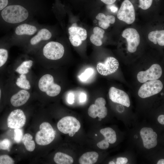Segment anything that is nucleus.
I'll list each match as a JSON object with an SVG mask.
<instances>
[{"label": "nucleus", "mask_w": 164, "mask_h": 164, "mask_svg": "<svg viewBox=\"0 0 164 164\" xmlns=\"http://www.w3.org/2000/svg\"><path fill=\"white\" fill-rule=\"evenodd\" d=\"M3 19L11 23H17L26 20L29 14L27 10L19 5H12L6 7L1 12Z\"/></svg>", "instance_id": "obj_1"}, {"label": "nucleus", "mask_w": 164, "mask_h": 164, "mask_svg": "<svg viewBox=\"0 0 164 164\" xmlns=\"http://www.w3.org/2000/svg\"><path fill=\"white\" fill-rule=\"evenodd\" d=\"M55 135V131L50 124L47 122H44L40 125L39 130L36 134L35 141L39 145H47L53 141Z\"/></svg>", "instance_id": "obj_2"}, {"label": "nucleus", "mask_w": 164, "mask_h": 164, "mask_svg": "<svg viewBox=\"0 0 164 164\" xmlns=\"http://www.w3.org/2000/svg\"><path fill=\"white\" fill-rule=\"evenodd\" d=\"M39 90L45 92L50 97H55L58 95L61 91V87L55 83L53 76L50 74L43 75L39 79L38 83Z\"/></svg>", "instance_id": "obj_3"}, {"label": "nucleus", "mask_w": 164, "mask_h": 164, "mask_svg": "<svg viewBox=\"0 0 164 164\" xmlns=\"http://www.w3.org/2000/svg\"><path fill=\"white\" fill-rule=\"evenodd\" d=\"M57 127L61 132L68 134L69 136H73L80 127V124L75 118L71 116L64 117L58 122Z\"/></svg>", "instance_id": "obj_4"}, {"label": "nucleus", "mask_w": 164, "mask_h": 164, "mask_svg": "<svg viewBox=\"0 0 164 164\" xmlns=\"http://www.w3.org/2000/svg\"><path fill=\"white\" fill-rule=\"evenodd\" d=\"M161 81L158 80H150L143 84L139 88L138 94L142 98H145L160 92L163 88Z\"/></svg>", "instance_id": "obj_5"}, {"label": "nucleus", "mask_w": 164, "mask_h": 164, "mask_svg": "<svg viewBox=\"0 0 164 164\" xmlns=\"http://www.w3.org/2000/svg\"><path fill=\"white\" fill-rule=\"evenodd\" d=\"M117 16L119 19L127 24H131L134 22L135 19V10L130 1L125 0L122 2Z\"/></svg>", "instance_id": "obj_6"}, {"label": "nucleus", "mask_w": 164, "mask_h": 164, "mask_svg": "<svg viewBox=\"0 0 164 164\" xmlns=\"http://www.w3.org/2000/svg\"><path fill=\"white\" fill-rule=\"evenodd\" d=\"M64 52L63 46L58 42L54 41L48 43L43 50L44 56L48 59L53 60L60 59L63 56Z\"/></svg>", "instance_id": "obj_7"}, {"label": "nucleus", "mask_w": 164, "mask_h": 164, "mask_svg": "<svg viewBox=\"0 0 164 164\" xmlns=\"http://www.w3.org/2000/svg\"><path fill=\"white\" fill-rule=\"evenodd\" d=\"M162 70L160 66L158 64H152L145 71H141L137 75L138 80L141 83L147 82L148 80H157L161 76Z\"/></svg>", "instance_id": "obj_8"}, {"label": "nucleus", "mask_w": 164, "mask_h": 164, "mask_svg": "<svg viewBox=\"0 0 164 164\" xmlns=\"http://www.w3.org/2000/svg\"><path fill=\"white\" fill-rule=\"evenodd\" d=\"M69 34V39L73 46H78L81 45L82 41L87 37L86 30L82 27L77 26L76 23L73 24L68 29Z\"/></svg>", "instance_id": "obj_9"}, {"label": "nucleus", "mask_w": 164, "mask_h": 164, "mask_svg": "<svg viewBox=\"0 0 164 164\" xmlns=\"http://www.w3.org/2000/svg\"><path fill=\"white\" fill-rule=\"evenodd\" d=\"M127 42L128 51L130 53L135 52L140 42V36L137 30L133 28L125 29L122 34Z\"/></svg>", "instance_id": "obj_10"}, {"label": "nucleus", "mask_w": 164, "mask_h": 164, "mask_svg": "<svg viewBox=\"0 0 164 164\" xmlns=\"http://www.w3.org/2000/svg\"><path fill=\"white\" fill-rule=\"evenodd\" d=\"M106 101L103 98L97 99L94 104L91 105L89 107L88 113L91 117L95 118L97 117L101 118H104L107 114V109L105 107Z\"/></svg>", "instance_id": "obj_11"}, {"label": "nucleus", "mask_w": 164, "mask_h": 164, "mask_svg": "<svg viewBox=\"0 0 164 164\" xmlns=\"http://www.w3.org/2000/svg\"><path fill=\"white\" fill-rule=\"evenodd\" d=\"M26 118L24 112L17 109L12 111L7 118L8 126L11 128H20L25 125Z\"/></svg>", "instance_id": "obj_12"}, {"label": "nucleus", "mask_w": 164, "mask_h": 164, "mask_svg": "<svg viewBox=\"0 0 164 164\" xmlns=\"http://www.w3.org/2000/svg\"><path fill=\"white\" fill-rule=\"evenodd\" d=\"M118 60L113 57H108L104 63H99L97 66L98 73L103 76H107L116 71L118 68Z\"/></svg>", "instance_id": "obj_13"}, {"label": "nucleus", "mask_w": 164, "mask_h": 164, "mask_svg": "<svg viewBox=\"0 0 164 164\" xmlns=\"http://www.w3.org/2000/svg\"><path fill=\"white\" fill-rule=\"evenodd\" d=\"M140 133L145 148L149 149L155 147L157 143V135L152 128H143L141 129Z\"/></svg>", "instance_id": "obj_14"}, {"label": "nucleus", "mask_w": 164, "mask_h": 164, "mask_svg": "<svg viewBox=\"0 0 164 164\" xmlns=\"http://www.w3.org/2000/svg\"><path fill=\"white\" fill-rule=\"evenodd\" d=\"M110 99L114 102L127 107L130 106V102L128 94L124 91L114 87H111L109 91Z\"/></svg>", "instance_id": "obj_15"}, {"label": "nucleus", "mask_w": 164, "mask_h": 164, "mask_svg": "<svg viewBox=\"0 0 164 164\" xmlns=\"http://www.w3.org/2000/svg\"><path fill=\"white\" fill-rule=\"evenodd\" d=\"M30 97L29 93L26 90H22L13 95L10 99V102L12 106L17 107L24 104Z\"/></svg>", "instance_id": "obj_16"}, {"label": "nucleus", "mask_w": 164, "mask_h": 164, "mask_svg": "<svg viewBox=\"0 0 164 164\" xmlns=\"http://www.w3.org/2000/svg\"><path fill=\"white\" fill-rule=\"evenodd\" d=\"M99 20L98 25L100 27L104 29H108L110 24H114L115 20V17L112 15H105L103 13H99L96 17Z\"/></svg>", "instance_id": "obj_17"}, {"label": "nucleus", "mask_w": 164, "mask_h": 164, "mask_svg": "<svg viewBox=\"0 0 164 164\" xmlns=\"http://www.w3.org/2000/svg\"><path fill=\"white\" fill-rule=\"evenodd\" d=\"M51 36L52 34L49 30L46 29H42L38 32L36 35L31 39L30 43L31 45H35L42 40L49 39Z\"/></svg>", "instance_id": "obj_18"}, {"label": "nucleus", "mask_w": 164, "mask_h": 164, "mask_svg": "<svg viewBox=\"0 0 164 164\" xmlns=\"http://www.w3.org/2000/svg\"><path fill=\"white\" fill-rule=\"evenodd\" d=\"M36 28L32 25L25 23L18 26L16 28L15 32L18 35H33L36 32Z\"/></svg>", "instance_id": "obj_19"}, {"label": "nucleus", "mask_w": 164, "mask_h": 164, "mask_svg": "<svg viewBox=\"0 0 164 164\" xmlns=\"http://www.w3.org/2000/svg\"><path fill=\"white\" fill-rule=\"evenodd\" d=\"M93 34L90 37L91 42L94 45L100 46L102 44L101 39L103 38L104 31L100 27H95L93 29Z\"/></svg>", "instance_id": "obj_20"}, {"label": "nucleus", "mask_w": 164, "mask_h": 164, "mask_svg": "<svg viewBox=\"0 0 164 164\" xmlns=\"http://www.w3.org/2000/svg\"><path fill=\"white\" fill-rule=\"evenodd\" d=\"M98 154L95 152H90L83 154L79 159L80 164H93L96 163L98 159Z\"/></svg>", "instance_id": "obj_21"}, {"label": "nucleus", "mask_w": 164, "mask_h": 164, "mask_svg": "<svg viewBox=\"0 0 164 164\" xmlns=\"http://www.w3.org/2000/svg\"><path fill=\"white\" fill-rule=\"evenodd\" d=\"M149 40L155 44L158 43L161 46L164 45V30H156L150 32L149 34Z\"/></svg>", "instance_id": "obj_22"}, {"label": "nucleus", "mask_w": 164, "mask_h": 164, "mask_svg": "<svg viewBox=\"0 0 164 164\" xmlns=\"http://www.w3.org/2000/svg\"><path fill=\"white\" fill-rule=\"evenodd\" d=\"M53 159L57 164H71L73 162V159L71 156L60 152L55 154Z\"/></svg>", "instance_id": "obj_23"}, {"label": "nucleus", "mask_w": 164, "mask_h": 164, "mask_svg": "<svg viewBox=\"0 0 164 164\" xmlns=\"http://www.w3.org/2000/svg\"><path fill=\"white\" fill-rule=\"evenodd\" d=\"M100 133L104 136V139L111 144L114 143L116 141V135L115 131L112 128L108 127L102 129Z\"/></svg>", "instance_id": "obj_24"}, {"label": "nucleus", "mask_w": 164, "mask_h": 164, "mask_svg": "<svg viewBox=\"0 0 164 164\" xmlns=\"http://www.w3.org/2000/svg\"><path fill=\"white\" fill-rule=\"evenodd\" d=\"M32 136L29 133H26L23 136L22 141L26 149L28 151L32 152L35 148V143L32 140Z\"/></svg>", "instance_id": "obj_25"}, {"label": "nucleus", "mask_w": 164, "mask_h": 164, "mask_svg": "<svg viewBox=\"0 0 164 164\" xmlns=\"http://www.w3.org/2000/svg\"><path fill=\"white\" fill-rule=\"evenodd\" d=\"M33 61L31 60L23 62L15 70L19 74H26L29 72V69L32 65Z\"/></svg>", "instance_id": "obj_26"}, {"label": "nucleus", "mask_w": 164, "mask_h": 164, "mask_svg": "<svg viewBox=\"0 0 164 164\" xmlns=\"http://www.w3.org/2000/svg\"><path fill=\"white\" fill-rule=\"evenodd\" d=\"M16 84L21 88L25 90H29L31 87L29 82L27 80L25 74H21L19 77L17 79Z\"/></svg>", "instance_id": "obj_27"}, {"label": "nucleus", "mask_w": 164, "mask_h": 164, "mask_svg": "<svg viewBox=\"0 0 164 164\" xmlns=\"http://www.w3.org/2000/svg\"><path fill=\"white\" fill-rule=\"evenodd\" d=\"M8 57V53L7 50L3 48H0V68L5 65Z\"/></svg>", "instance_id": "obj_28"}, {"label": "nucleus", "mask_w": 164, "mask_h": 164, "mask_svg": "<svg viewBox=\"0 0 164 164\" xmlns=\"http://www.w3.org/2000/svg\"><path fill=\"white\" fill-rule=\"evenodd\" d=\"M94 70L91 68H89L79 76L80 80L82 81L87 80L93 74Z\"/></svg>", "instance_id": "obj_29"}, {"label": "nucleus", "mask_w": 164, "mask_h": 164, "mask_svg": "<svg viewBox=\"0 0 164 164\" xmlns=\"http://www.w3.org/2000/svg\"><path fill=\"white\" fill-rule=\"evenodd\" d=\"M23 132L22 129L20 128L15 129L14 130V139L17 143H20L23 137Z\"/></svg>", "instance_id": "obj_30"}, {"label": "nucleus", "mask_w": 164, "mask_h": 164, "mask_svg": "<svg viewBox=\"0 0 164 164\" xmlns=\"http://www.w3.org/2000/svg\"><path fill=\"white\" fill-rule=\"evenodd\" d=\"M14 161L9 155H0V164H13Z\"/></svg>", "instance_id": "obj_31"}, {"label": "nucleus", "mask_w": 164, "mask_h": 164, "mask_svg": "<svg viewBox=\"0 0 164 164\" xmlns=\"http://www.w3.org/2000/svg\"><path fill=\"white\" fill-rule=\"evenodd\" d=\"M11 142L8 139L0 140V150H9L11 146Z\"/></svg>", "instance_id": "obj_32"}, {"label": "nucleus", "mask_w": 164, "mask_h": 164, "mask_svg": "<svg viewBox=\"0 0 164 164\" xmlns=\"http://www.w3.org/2000/svg\"><path fill=\"white\" fill-rule=\"evenodd\" d=\"M139 7L142 9L146 10L151 6L153 0H139Z\"/></svg>", "instance_id": "obj_33"}, {"label": "nucleus", "mask_w": 164, "mask_h": 164, "mask_svg": "<svg viewBox=\"0 0 164 164\" xmlns=\"http://www.w3.org/2000/svg\"><path fill=\"white\" fill-rule=\"evenodd\" d=\"M97 146L100 149H106L109 147V143L105 139L98 142L97 144Z\"/></svg>", "instance_id": "obj_34"}, {"label": "nucleus", "mask_w": 164, "mask_h": 164, "mask_svg": "<svg viewBox=\"0 0 164 164\" xmlns=\"http://www.w3.org/2000/svg\"><path fill=\"white\" fill-rule=\"evenodd\" d=\"M74 96L73 93H70L67 95V101L70 104H73L74 102Z\"/></svg>", "instance_id": "obj_35"}, {"label": "nucleus", "mask_w": 164, "mask_h": 164, "mask_svg": "<svg viewBox=\"0 0 164 164\" xmlns=\"http://www.w3.org/2000/svg\"><path fill=\"white\" fill-rule=\"evenodd\" d=\"M128 162V159L125 157H119L117 159L116 164H125Z\"/></svg>", "instance_id": "obj_36"}, {"label": "nucleus", "mask_w": 164, "mask_h": 164, "mask_svg": "<svg viewBox=\"0 0 164 164\" xmlns=\"http://www.w3.org/2000/svg\"><path fill=\"white\" fill-rule=\"evenodd\" d=\"M87 95L84 92L81 93L79 95V100L80 103L85 102L87 99Z\"/></svg>", "instance_id": "obj_37"}, {"label": "nucleus", "mask_w": 164, "mask_h": 164, "mask_svg": "<svg viewBox=\"0 0 164 164\" xmlns=\"http://www.w3.org/2000/svg\"><path fill=\"white\" fill-rule=\"evenodd\" d=\"M8 3V0H0V10L5 8Z\"/></svg>", "instance_id": "obj_38"}, {"label": "nucleus", "mask_w": 164, "mask_h": 164, "mask_svg": "<svg viewBox=\"0 0 164 164\" xmlns=\"http://www.w3.org/2000/svg\"><path fill=\"white\" fill-rule=\"evenodd\" d=\"M158 121L162 125L164 124V115H160L158 118Z\"/></svg>", "instance_id": "obj_39"}, {"label": "nucleus", "mask_w": 164, "mask_h": 164, "mask_svg": "<svg viewBox=\"0 0 164 164\" xmlns=\"http://www.w3.org/2000/svg\"><path fill=\"white\" fill-rule=\"evenodd\" d=\"M104 3L107 5H111L114 3L116 0H101Z\"/></svg>", "instance_id": "obj_40"}, {"label": "nucleus", "mask_w": 164, "mask_h": 164, "mask_svg": "<svg viewBox=\"0 0 164 164\" xmlns=\"http://www.w3.org/2000/svg\"><path fill=\"white\" fill-rule=\"evenodd\" d=\"M110 9L112 12H115L117 10L118 8L112 6L110 8Z\"/></svg>", "instance_id": "obj_41"}, {"label": "nucleus", "mask_w": 164, "mask_h": 164, "mask_svg": "<svg viewBox=\"0 0 164 164\" xmlns=\"http://www.w3.org/2000/svg\"><path fill=\"white\" fill-rule=\"evenodd\" d=\"M157 164H164V159H160L157 163Z\"/></svg>", "instance_id": "obj_42"}, {"label": "nucleus", "mask_w": 164, "mask_h": 164, "mask_svg": "<svg viewBox=\"0 0 164 164\" xmlns=\"http://www.w3.org/2000/svg\"><path fill=\"white\" fill-rule=\"evenodd\" d=\"M2 94V88L0 86V101L1 100V96Z\"/></svg>", "instance_id": "obj_43"}, {"label": "nucleus", "mask_w": 164, "mask_h": 164, "mask_svg": "<svg viewBox=\"0 0 164 164\" xmlns=\"http://www.w3.org/2000/svg\"><path fill=\"white\" fill-rule=\"evenodd\" d=\"M108 164H114V162H113V161H110L109 163Z\"/></svg>", "instance_id": "obj_44"}, {"label": "nucleus", "mask_w": 164, "mask_h": 164, "mask_svg": "<svg viewBox=\"0 0 164 164\" xmlns=\"http://www.w3.org/2000/svg\"><path fill=\"white\" fill-rule=\"evenodd\" d=\"M101 120H102V118H99L98 119V121H101Z\"/></svg>", "instance_id": "obj_45"}, {"label": "nucleus", "mask_w": 164, "mask_h": 164, "mask_svg": "<svg viewBox=\"0 0 164 164\" xmlns=\"http://www.w3.org/2000/svg\"><path fill=\"white\" fill-rule=\"evenodd\" d=\"M161 95H163V93H161Z\"/></svg>", "instance_id": "obj_46"}, {"label": "nucleus", "mask_w": 164, "mask_h": 164, "mask_svg": "<svg viewBox=\"0 0 164 164\" xmlns=\"http://www.w3.org/2000/svg\"><path fill=\"white\" fill-rule=\"evenodd\" d=\"M95 135L96 136H97V134H95Z\"/></svg>", "instance_id": "obj_47"}]
</instances>
